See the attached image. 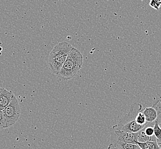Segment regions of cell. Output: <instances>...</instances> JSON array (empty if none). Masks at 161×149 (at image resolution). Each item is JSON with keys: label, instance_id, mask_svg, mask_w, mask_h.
Masks as SVG:
<instances>
[{"label": "cell", "instance_id": "obj_5", "mask_svg": "<svg viewBox=\"0 0 161 149\" xmlns=\"http://www.w3.org/2000/svg\"><path fill=\"white\" fill-rule=\"evenodd\" d=\"M113 143L116 142L137 145L138 142V133H130L123 131H114L111 134Z\"/></svg>", "mask_w": 161, "mask_h": 149}, {"label": "cell", "instance_id": "obj_3", "mask_svg": "<svg viewBox=\"0 0 161 149\" xmlns=\"http://www.w3.org/2000/svg\"><path fill=\"white\" fill-rule=\"evenodd\" d=\"M143 110L141 104H131L128 113L122 117L119 122L113 127L114 131H123L130 133H138L145 127L138 124L136 122L137 114Z\"/></svg>", "mask_w": 161, "mask_h": 149}, {"label": "cell", "instance_id": "obj_13", "mask_svg": "<svg viewBox=\"0 0 161 149\" xmlns=\"http://www.w3.org/2000/svg\"><path fill=\"white\" fill-rule=\"evenodd\" d=\"M8 128L7 120L3 115V111L0 110V129H4Z\"/></svg>", "mask_w": 161, "mask_h": 149}, {"label": "cell", "instance_id": "obj_15", "mask_svg": "<svg viewBox=\"0 0 161 149\" xmlns=\"http://www.w3.org/2000/svg\"><path fill=\"white\" fill-rule=\"evenodd\" d=\"M158 144H159V146H160V147H161V142L159 143H158Z\"/></svg>", "mask_w": 161, "mask_h": 149}, {"label": "cell", "instance_id": "obj_10", "mask_svg": "<svg viewBox=\"0 0 161 149\" xmlns=\"http://www.w3.org/2000/svg\"><path fill=\"white\" fill-rule=\"evenodd\" d=\"M141 149H161L157 142H137Z\"/></svg>", "mask_w": 161, "mask_h": 149}, {"label": "cell", "instance_id": "obj_14", "mask_svg": "<svg viewBox=\"0 0 161 149\" xmlns=\"http://www.w3.org/2000/svg\"><path fill=\"white\" fill-rule=\"evenodd\" d=\"M149 5L154 9L158 10L161 7V0H150Z\"/></svg>", "mask_w": 161, "mask_h": 149}, {"label": "cell", "instance_id": "obj_6", "mask_svg": "<svg viewBox=\"0 0 161 149\" xmlns=\"http://www.w3.org/2000/svg\"><path fill=\"white\" fill-rule=\"evenodd\" d=\"M160 101L155 103L152 107H147L142 110V113H144L147 123H153L157 120L158 115L160 111H158L157 106Z\"/></svg>", "mask_w": 161, "mask_h": 149}, {"label": "cell", "instance_id": "obj_8", "mask_svg": "<svg viewBox=\"0 0 161 149\" xmlns=\"http://www.w3.org/2000/svg\"><path fill=\"white\" fill-rule=\"evenodd\" d=\"M107 149H141V148L138 145L116 142L111 143Z\"/></svg>", "mask_w": 161, "mask_h": 149}, {"label": "cell", "instance_id": "obj_7", "mask_svg": "<svg viewBox=\"0 0 161 149\" xmlns=\"http://www.w3.org/2000/svg\"><path fill=\"white\" fill-rule=\"evenodd\" d=\"M14 96L12 91L0 87V110L3 111L10 103Z\"/></svg>", "mask_w": 161, "mask_h": 149}, {"label": "cell", "instance_id": "obj_9", "mask_svg": "<svg viewBox=\"0 0 161 149\" xmlns=\"http://www.w3.org/2000/svg\"><path fill=\"white\" fill-rule=\"evenodd\" d=\"M139 142H157V138L154 136H148L145 134L143 129L138 132Z\"/></svg>", "mask_w": 161, "mask_h": 149}, {"label": "cell", "instance_id": "obj_16", "mask_svg": "<svg viewBox=\"0 0 161 149\" xmlns=\"http://www.w3.org/2000/svg\"></svg>", "mask_w": 161, "mask_h": 149}, {"label": "cell", "instance_id": "obj_1", "mask_svg": "<svg viewBox=\"0 0 161 149\" xmlns=\"http://www.w3.org/2000/svg\"><path fill=\"white\" fill-rule=\"evenodd\" d=\"M83 64V56L81 53L73 47L57 76L62 80H70L77 74Z\"/></svg>", "mask_w": 161, "mask_h": 149}, {"label": "cell", "instance_id": "obj_11", "mask_svg": "<svg viewBox=\"0 0 161 149\" xmlns=\"http://www.w3.org/2000/svg\"><path fill=\"white\" fill-rule=\"evenodd\" d=\"M136 122L138 124L142 126L145 127L148 124L144 113H142V110L137 114L136 117Z\"/></svg>", "mask_w": 161, "mask_h": 149}, {"label": "cell", "instance_id": "obj_12", "mask_svg": "<svg viewBox=\"0 0 161 149\" xmlns=\"http://www.w3.org/2000/svg\"><path fill=\"white\" fill-rule=\"evenodd\" d=\"M154 135L157 138L158 143L161 142V127L159 124L158 120H157L155 122L154 125Z\"/></svg>", "mask_w": 161, "mask_h": 149}, {"label": "cell", "instance_id": "obj_4", "mask_svg": "<svg viewBox=\"0 0 161 149\" xmlns=\"http://www.w3.org/2000/svg\"><path fill=\"white\" fill-rule=\"evenodd\" d=\"M3 113L8 127L12 126L19 120L21 114V108L19 101L15 96L10 103L3 110Z\"/></svg>", "mask_w": 161, "mask_h": 149}, {"label": "cell", "instance_id": "obj_2", "mask_svg": "<svg viewBox=\"0 0 161 149\" xmlns=\"http://www.w3.org/2000/svg\"><path fill=\"white\" fill-rule=\"evenodd\" d=\"M72 48L68 42H61L52 49L48 58L49 69L52 74L56 76L58 75Z\"/></svg>", "mask_w": 161, "mask_h": 149}]
</instances>
